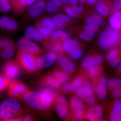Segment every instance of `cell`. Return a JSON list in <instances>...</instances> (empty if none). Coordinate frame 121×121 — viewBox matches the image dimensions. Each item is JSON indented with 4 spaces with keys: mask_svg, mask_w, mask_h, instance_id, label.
Returning a JSON list of instances; mask_svg holds the SVG:
<instances>
[{
    "mask_svg": "<svg viewBox=\"0 0 121 121\" xmlns=\"http://www.w3.org/2000/svg\"><path fill=\"white\" fill-rule=\"evenodd\" d=\"M44 45L48 50L54 53L56 56H62L63 54L62 45L59 41L52 40V41L45 40L43 41Z\"/></svg>",
    "mask_w": 121,
    "mask_h": 121,
    "instance_id": "9a60e30c",
    "label": "cell"
},
{
    "mask_svg": "<svg viewBox=\"0 0 121 121\" xmlns=\"http://www.w3.org/2000/svg\"><path fill=\"white\" fill-rule=\"evenodd\" d=\"M45 1L43 0H38L29 8L28 13L32 18L39 17L43 13L45 7Z\"/></svg>",
    "mask_w": 121,
    "mask_h": 121,
    "instance_id": "8fae6325",
    "label": "cell"
},
{
    "mask_svg": "<svg viewBox=\"0 0 121 121\" xmlns=\"http://www.w3.org/2000/svg\"><path fill=\"white\" fill-rule=\"evenodd\" d=\"M88 4L90 5H93L96 2V0H86Z\"/></svg>",
    "mask_w": 121,
    "mask_h": 121,
    "instance_id": "11a10c76",
    "label": "cell"
},
{
    "mask_svg": "<svg viewBox=\"0 0 121 121\" xmlns=\"http://www.w3.org/2000/svg\"><path fill=\"white\" fill-rule=\"evenodd\" d=\"M103 61V57L100 55L87 56L83 60L82 66L84 68H88L92 66L99 65L102 63Z\"/></svg>",
    "mask_w": 121,
    "mask_h": 121,
    "instance_id": "5bb4252c",
    "label": "cell"
},
{
    "mask_svg": "<svg viewBox=\"0 0 121 121\" xmlns=\"http://www.w3.org/2000/svg\"><path fill=\"white\" fill-rule=\"evenodd\" d=\"M10 81L6 77L0 75V92L4 90L9 84Z\"/></svg>",
    "mask_w": 121,
    "mask_h": 121,
    "instance_id": "ab89813d",
    "label": "cell"
},
{
    "mask_svg": "<svg viewBox=\"0 0 121 121\" xmlns=\"http://www.w3.org/2000/svg\"><path fill=\"white\" fill-rule=\"evenodd\" d=\"M13 7L10 0H0V12L8 13L12 10Z\"/></svg>",
    "mask_w": 121,
    "mask_h": 121,
    "instance_id": "4dcf8cb0",
    "label": "cell"
},
{
    "mask_svg": "<svg viewBox=\"0 0 121 121\" xmlns=\"http://www.w3.org/2000/svg\"><path fill=\"white\" fill-rule=\"evenodd\" d=\"M2 72L5 77L11 81H13L19 78L21 74L20 65L17 62L8 61L3 65Z\"/></svg>",
    "mask_w": 121,
    "mask_h": 121,
    "instance_id": "8992f818",
    "label": "cell"
},
{
    "mask_svg": "<svg viewBox=\"0 0 121 121\" xmlns=\"http://www.w3.org/2000/svg\"><path fill=\"white\" fill-rule=\"evenodd\" d=\"M79 2L81 3H83L86 1V0H79Z\"/></svg>",
    "mask_w": 121,
    "mask_h": 121,
    "instance_id": "91938a15",
    "label": "cell"
},
{
    "mask_svg": "<svg viewBox=\"0 0 121 121\" xmlns=\"http://www.w3.org/2000/svg\"><path fill=\"white\" fill-rule=\"evenodd\" d=\"M78 47H79L78 42L74 39H66L62 45L63 51L68 53Z\"/></svg>",
    "mask_w": 121,
    "mask_h": 121,
    "instance_id": "603a6c76",
    "label": "cell"
},
{
    "mask_svg": "<svg viewBox=\"0 0 121 121\" xmlns=\"http://www.w3.org/2000/svg\"><path fill=\"white\" fill-rule=\"evenodd\" d=\"M52 74L57 78L62 85L66 82L69 78V75L64 72L56 71Z\"/></svg>",
    "mask_w": 121,
    "mask_h": 121,
    "instance_id": "1f68e13d",
    "label": "cell"
},
{
    "mask_svg": "<svg viewBox=\"0 0 121 121\" xmlns=\"http://www.w3.org/2000/svg\"><path fill=\"white\" fill-rule=\"evenodd\" d=\"M85 23L86 25L91 26L95 30H97L103 24V20L100 15L93 14L87 17Z\"/></svg>",
    "mask_w": 121,
    "mask_h": 121,
    "instance_id": "ac0fdd59",
    "label": "cell"
},
{
    "mask_svg": "<svg viewBox=\"0 0 121 121\" xmlns=\"http://www.w3.org/2000/svg\"><path fill=\"white\" fill-rule=\"evenodd\" d=\"M107 81L105 77H102L99 79L97 84L95 88V95L99 99L104 100L107 94Z\"/></svg>",
    "mask_w": 121,
    "mask_h": 121,
    "instance_id": "7c38bea8",
    "label": "cell"
},
{
    "mask_svg": "<svg viewBox=\"0 0 121 121\" xmlns=\"http://www.w3.org/2000/svg\"><path fill=\"white\" fill-rule=\"evenodd\" d=\"M95 30L89 25L84 26L83 31L81 32L79 35V38L84 41H90L93 39L95 34Z\"/></svg>",
    "mask_w": 121,
    "mask_h": 121,
    "instance_id": "ffe728a7",
    "label": "cell"
},
{
    "mask_svg": "<svg viewBox=\"0 0 121 121\" xmlns=\"http://www.w3.org/2000/svg\"><path fill=\"white\" fill-rule=\"evenodd\" d=\"M17 47L20 50L29 52L35 55L41 54L42 50L36 44L26 38H21L17 41Z\"/></svg>",
    "mask_w": 121,
    "mask_h": 121,
    "instance_id": "52a82bcc",
    "label": "cell"
},
{
    "mask_svg": "<svg viewBox=\"0 0 121 121\" xmlns=\"http://www.w3.org/2000/svg\"><path fill=\"white\" fill-rule=\"evenodd\" d=\"M95 9L99 14L104 16H108L110 11L105 0H99L95 5Z\"/></svg>",
    "mask_w": 121,
    "mask_h": 121,
    "instance_id": "d4e9b609",
    "label": "cell"
},
{
    "mask_svg": "<svg viewBox=\"0 0 121 121\" xmlns=\"http://www.w3.org/2000/svg\"><path fill=\"white\" fill-rule=\"evenodd\" d=\"M83 80L80 77L75 78L71 82L65 83L62 87V90L64 92H73L76 91L83 83Z\"/></svg>",
    "mask_w": 121,
    "mask_h": 121,
    "instance_id": "e0dca14e",
    "label": "cell"
},
{
    "mask_svg": "<svg viewBox=\"0 0 121 121\" xmlns=\"http://www.w3.org/2000/svg\"><path fill=\"white\" fill-rule=\"evenodd\" d=\"M45 8L47 12L50 13H54L59 10L54 7L49 1L45 4Z\"/></svg>",
    "mask_w": 121,
    "mask_h": 121,
    "instance_id": "bcb514c9",
    "label": "cell"
},
{
    "mask_svg": "<svg viewBox=\"0 0 121 121\" xmlns=\"http://www.w3.org/2000/svg\"><path fill=\"white\" fill-rule=\"evenodd\" d=\"M24 101L31 107L39 110L49 109L54 102L51 98L42 93L28 91L23 95Z\"/></svg>",
    "mask_w": 121,
    "mask_h": 121,
    "instance_id": "6da1fadb",
    "label": "cell"
},
{
    "mask_svg": "<svg viewBox=\"0 0 121 121\" xmlns=\"http://www.w3.org/2000/svg\"><path fill=\"white\" fill-rule=\"evenodd\" d=\"M37 0H28V5H30L34 4Z\"/></svg>",
    "mask_w": 121,
    "mask_h": 121,
    "instance_id": "9f6ffc18",
    "label": "cell"
},
{
    "mask_svg": "<svg viewBox=\"0 0 121 121\" xmlns=\"http://www.w3.org/2000/svg\"><path fill=\"white\" fill-rule=\"evenodd\" d=\"M119 34L116 29L109 27L101 33L99 39V44L103 49H107L114 46L119 40Z\"/></svg>",
    "mask_w": 121,
    "mask_h": 121,
    "instance_id": "3957f363",
    "label": "cell"
},
{
    "mask_svg": "<svg viewBox=\"0 0 121 121\" xmlns=\"http://www.w3.org/2000/svg\"><path fill=\"white\" fill-rule=\"evenodd\" d=\"M70 106L72 111L84 109L83 103L79 99L73 96L70 99Z\"/></svg>",
    "mask_w": 121,
    "mask_h": 121,
    "instance_id": "f546056e",
    "label": "cell"
},
{
    "mask_svg": "<svg viewBox=\"0 0 121 121\" xmlns=\"http://www.w3.org/2000/svg\"><path fill=\"white\" fill-rule=\"evenodd\" d=\"M118 71V73H119V74L121 76V62L120 63V64L118 66V67L117 69Z\"/></svg>",
    "mask_w": 121,
    "mask_h": 121,
    "instance_id": "680465c9",
    "label": "cell"
},
{
    "mask_svg": "<svg viewBox=\"0 0 121 121\" xmlns=\"http://www.w3.org/2000/svg\"><path fill=\"white\" fill-rule=\"evenodd\" d=\"M76 94L78 97L90 105L95 103V98L92 91L86 87L82 86L76 90Z\"/></svg>",
    "mask_w": 121,
    "mask_h": 121,
    "instance_id": "9c48e42d",
    "label": "cell"
},
{
    "mask_svg": "<svg viewBox=\"0 0 121 121\" xmlns=\"http://www.w3.org/2000/svg\"><path fill=\"white\" fill-rule=\"evenodd\" d=\"M13 8L16 11L21 12L28 5V0H16L13 2Z\"/></svg>",
    "mask_w": 121,
    "mask_h": 121,
    "instance_id": "836d02e7",
    "label": "cell"
},
{
    "mask_svg": "<svg viewBox=\"0 0 121 121\" xmlns=\"http://www.w3.org/2000/svg\"><path fill=\"white\" fill-rule=\"evenodd\" d=\"M52 20L55 25L59 27L63 28L70 21V17L67 15L62 13H59L54 15Z\"/></svg>",
    "mask_w": 121,
    "mask_h": 121,
    "instance_id": "7402d4cb",
    "label": "cell"
},
{
    "mask_svg": "<svg viewBox=\"0 0 121 121\" xmlns=\"http://www.w3.org/2000/svg\"><path fill=\"white\" fill-rule=\"evenodd\" d=\"M63 4H67L70 3V0H61Z\"/></svg>",
    "mask_w": 121,
    "mask_h": 121,
    "instance_id": "6f0895ef",
    "label": "cell"
},
{
    "mask_svg": "<svg viewBox=\"0 0 121 121\" xmlns=\"http://www.w3.org/2000/svg\"><path fill=\"white\" fill-rule=\"evenodd\" d=\"M79 0H70V3L72 6H76L78 4Z\"/></svg>",
    "mask_w": 121,
    "mask_h": 121,
    "instance_id": "db71d44e",
    "label": "cell"
},
{
    "mask_svg": "<svg viewBox=\"0 0 121 121\" xmlns=\"http://www.w3.org/2000/svg\"><path fill=\"white\" fill-rule=\"evenodd\" d=\"M72 111L73 115L75 119L78 121H81L83 119L84 117V109Z\"/></svg>",
    "mask_w": 121,
    "mask_h": 121,
    "instance_id": "f6af8a7d",
    "label": "cell"
},
{
    "mask_svg": "<svg viewBox=\"0 0 121 121\" xmlns=\"http://www.w3.org/2000/svg\"><path fill=\"white\" fill-rule=\"evenodd\" d=\"M101 72V68L99 65L92 66L87 68V73L91 78L97 76Z\"/></svg>",
    "mask_w": 121,
    "mask_h": 121,
    "instance_id": "e575fe53",
    "label": "cell"
},
{
    "mask_svg": "<svg viewBox=\"0 0 121 121\" xmlns=\"http://www.w3.org/2000/svg\"><path fill=\"white\" fill-rule=\"evenodd\" d=\"M18 27V24L16 20L9 18L5 31L13 32L16 30Z\"/></svg>",
    "mask_w": 121,
    "mask_h": 121,
    "instance_id": "8d00e7d4",
    "label": "cell"
},
{
    "mask_svg": "<svg viewBox=\"0 0 121 121\" xmlns=\"http://www.w3.org/2000/svg\"><path fill=\"white\" fill-rule=\"evenodd\" d=\"M22 121H32V118L30 115H27L22 117Z\"/></svg>",
    "mask_w": 121,
    "mask_h": 121,
    "instance_id": "f5cc1de1",
    "label": "cell"
},
{
    "mask_svg": "<svg viewBox=\"0 0 121 121\" xmlns=\"http://www.w3.org/2000/svg\"><path fill=\"white\" fill-rule=\"evenodd\" d=\"M72 7L74 11L78 15L82 13L84 10V8L82 5H76L72 6Z\"/></svg>",
    "mask_w": 121,
    "mask_h": 121,
    "instance_id": "f907efd6",
    "label": "cell"
},
{
    "mask_svg": "<svg viewBox=\"0 0 121 121\" xmlns=\"http://www.w3.org/2000/svg\"><path fill=\"white\" fill-rule=\"evenodd\" d=\"M36 27H42L53 30L55 27V24L51 18L48 17H45L37 22L36 24Z\"/></svg>",
    "mask_w": 121,
    "mask_h": 121,
    "instance_id": "4316f807",
    "label": "cell"
},
{
    "mask_svg": "<svg viewBox=\"0 0 121 121\" xmlns=\"http://www.w3.org/2000/svg\"><path fill=\"white\" fill-rule=\"evenodd\" d=\"M110 27L117 29L121 28V12L118 11L113 13L109 19Z\"/></svg>",
    "mask_w": 121,
    "mask_h": 121,
    "instance_id": "cb8c5ba5",
    "label": "cell"
},
{
    "mask_svg": "<svg viewBox=\"0 0 121 121\" xmlns=\"http://www.w3.org/2000/svg\"><path fill=\"white\" fill-rule=\"evenodd\" d=\"M57 63L63 71L66 73H71L75 70L74 64L69 59L65 56L59 57L57 60Z\"/></svg>",
    "mask_w": 121,
    "mask_h": 121,
    "instance_id": "4fadbf2b",
    "label": "cell"
},
{
    "mask_svg": "<svg viewBox=\"0 0 121 121\" xmlns=\"http://www.w3.org/2000/svg\"><path fill=\"white\" fill-rule=\"evenodd\" d=\"M15 52V46L13 41L4 36H0V57L4 59L10 60Z\"/></svg>",
    "mask_w": 121,
    "mask_h": 121,
    "instance_id": "5b68a950",
    "label": "cell"
},
{
    "mask_svg": "<svg viewBox=\"0 0 121 121\" xmlns=\"http://www.w3.org/2000/svg\"><path fill=\"white\" fill-rule=\"evenodd\" d=\"M16 59L17 63L27 71L33 72L37 70V58L35 55L19 50Z\"/></svg>",
    "mask_w": 121,
    "mask_h": 121,
    "instance_id": "277c9868",
    "label": "cell"
},
{
    "mask_svg": "<svg viewBox=\"0 0 121 121\" xmlns=\"http://www.w3.org/2000/svg\"><path fill=\"white\" fill-rule=\"evenodd\" d=\"M49 1L54 7L59 10L62 7L63 3L61 0H50Z\"/></svg>",
    "mask_w": 121,
    "mask_h": 121,
    "instance_id": "7dc6e473",
    "label": "cell"
},
{
    "mask_svg": "<svg viewBox=\"0 0 121 121\" xmlns=\"http://www.w3.org/2000/svg\"><path fill=\"white\" fill-rule=\"evenodd\" d=\"M43 82L45 85L53 88H58L62 85L57 78L52 74L46 76L44 78Z\"/></svg>",
    "mask_w": 121,
    "mask_h": 121,
    "instance_id": "484cf974",
    "label": "cell"
},
{
    "mask_svg": "<svg viewBox=\"0 0 121 121\" xmlns=\"http://www.w3.org/2000/svg\"><path fill=\"white\" fill-rule=\"evenodd\" d=\"M56 103V109L59 117L62 118L66 117L69 112L68 103H62L58 102Z\"/></svg>",
    "mask_w": 121,
    "mask_h": 121,
    "instance_id": "83f0119b",
    "label": "cell"
},
{
    "mask_svg": "<svg viewBox=\"0 0 121 121\" xmlns=\"http://www.w3.org/2000/svg\"><path fill=\"white\" fill-rule=\"evenodd\" d=\"M113 97L115 98L119 99L121 98V89H115L112 92Z\"/></svg>",
    "mask_w": 121,
    "mask_h": 121,
    "instance_id": "681fc988",
    "label": "cell"
},
{
    "mask_svg": "<svg viewBox=\"0 0 121 121\" xmlns=\"http://www.w3.org/2000/svg\"><path fill=\"white\" fill-rule=\"evenodd\" d=\"M107 86L111 90L121 89V80L117 78H111L107 81Z\"/></svg>",
    "mask_w": 121,
    "mask_h": 121,
    "instance_id": "d6a6232c",
    "label": "cell"
},
{
    "mask_svg": "<svg viewBox=\"0 0 121 121\" xmlns=\"http://www.w3.org/2000/svg\"><path fill=\"white\" fill-rule=\"evenodd\" d=\"M56 58V55L50 52L37 58V68L39 69H44L49 67L54 63Z\"/></svg>",
    "mask_w": 121,
    "mask_h": 121,
    "instance_id": "30bf717a",
    "label": "cell"
},
{
    "mask_svg": "<svg viewBox=\"0 0 121 121\" xmlns=\"http://www.w3.org/2000/svg\"><path fill=\"white\" fill-rule=\"evenodd\" d=\"M65 11L67 15L70 17L75 18L78 16L79 15L76 13L72 7H66L65 8Z\"/></svg>",
    "mask_w": 121,
    "mask_h": 121,
    "instance_id": "ee69618b",
    "label": "cell"
},
{
    "mask_svg": "<svg viewBox=\"0 0 121 121\" xmlns=\"http://www.w3.org/2000/svg\"><path fill=\"white\" fill-rule=\"evenodd\" d=\"M41 93L47 95L50 97L53 100V102L55 101L57 97L56 93L55 91L50 87H44L41 89L40 90Z\"/></svg>",
    "mask_w": 121,
    "mask_h": 121,
    "instance_id": "d590c367",
    "label": "cell"
},
{
    "mask_svg": "<svg viewBox=\"0 0 121 121\" xmlns=\"http://www.w3.org/2000/svg\"><path fill=\"white\" fill-rule=\"evenodd\" d=\"M51 35L52 40L60 41L67 39L69 33L65 30H58L54 31Z\"/></svg>",
    "mask_w": 121,
    "mask_h": 121,
    "instance_id": "f1b7e54d",
    "label": "cell"
},
{
    "mask_svg": "<svg viewBox=\"0 0 121 121\" xmlns=\"http://www.w3.org/2000/svg\"><path fill=\"white\" fill-rule=\"evenodd\" d=\"M21 112L19 103L15 99L10 98L4 100L0 104V119L7 121L19 115Z\"/></svg>",
    "mask_w": 121,
    "mask_h": 121,
    "instance_id": "7a4b0ae2",
    "label": "cell"
},
{
    "mask_svg": "<svg viewBox=\"0 0 121 121\" xmlns=\"http://www.w3.org/2000/svg\"><path fill=\"white\" fill-rule=\"evenodd\" d=\"M82 51L79 46L76 48L69 53L70 56L74 59H78L82 57Z\"/></svg>",
    "mask_w": 121,
    "mask_h": 121,
    "instance_id": "74e56055",
    "label": "cell"
},
{
    "mask_svg": "<svg viewBox=\"0 0 121 121\" xmlns=\"http://www.w3.org/2000/svg\"><path fill=\"white\" fill-rule=\"evenodd\" d=\"M83 86L86 87L87 88L90 89V90L93 91V85L91 84V82L89 81H86L83 82Z\"/></svg>",
    "mask_w": 121,
    "mask_h": 121,
    "instance_id": "816d5d0a",
    "label": "cell"
},
{
    "mask_svg": "<svg viewBox=\"0 0 121 121\" xmlns=\"http://www.w3.org/2000/svg\"><path fill=\"white\" fill-rule=\"evenodd\" d=\"M121 62V58L118 56L111 60L109 63L111 66L112 67L115 68L118 66Z\"/></svg>",
    "mask_w": 121,
    "mask_h": 121,
    "instance_id": "c3c4849f",
    "label": "cell"
},
{
    "mask_svg": "<svg viewBox=\"0 0 121 121\" xmlns=\"http://www.w3.org/2000/svg\"><path fill=\"white\" fill-rule=\"evenodd\" d=\"M119 53V51L117 49L111 50L108 52L106 56L107 60L108 62L109 63L113 59L118 56Z\"/></svg>",
    "mask_w": 121,
    "mask_h": 121,
    "instance_id": "b9f144b4",
    "label": "cell"
},
{
    "mask_svg": "<svg viewBox=\"0 0 121 121\" xmlns=\"http://www.w3.org/2000/svg\"><path fill=\"white\" fill-rule=\"evenodd\" d=\"M9 18L6 16H3L0 17V29L5 30Z\"/></svg>",
    "mask_w": 121,
    "mask_h": 121,
    "instance_id": "7bdbcfd3",
    "label": "cell"
},
{
    "mask_svg": "<svg viewBox=\"0 0 121 121\" xmlns=\"http://www.w3.org/2000/svg\"><path fill=\"white\" fill-rule=\"evenodd\" d=\"M103 114V109L101 106L96 105L89 109L86 113V117L89 121H97L101 117Z\"/></svg>",
    "mask_w": 121,
    "mask_h": 121,
    "instance_id": "2e32d148",
    "label": "cell"
},
{
    "mask_svg": "<svg viewBox=\"0 0 121 121\" xmlns=\"http://www.w3.org/2000/svg\"><path fill=\"white\" fill-rule=\"evenodd\" d=\"M25 35L26 38L29 39L38 41H43L42 35L32 26H29L26 28L25 32Z\"/></svg>",
    "mask_w": 121,
    "mask_h": 121,
    "instance_id": "d6986e66",
    "label": "cell"
},
{
    "mask_svg": "<svg viewBox=\"0 0 121 121\" xmlns=\"http://www.w3.org/2000/svg\"><path fill=\"white\" fill-rule=\"evenodd\" d=\"M37 31L40 33V35L45 39H47L48 37L51 35L53 30L51 29L44 28L40 27H36Z\"/></svg>",
    "mask_w": 121,
    "mask_h": 121,
    "instance_id": "f35d334b",
    "label": "cell"
},
{
    "mask_svg": "<svg viewBox=\"0 0 121 121\" xmlns=\"http://www.w3.org/2000/svg\"><path fill=\"white\" fill-rule=\"evenodd\" d=\"M110 120L111 121H121V100H118L115 102Z\"/></svg>",
    "mask_w": 121,
    "mask_h": 121,
    "instance_id": "44dd1931",
    "label": "cell"
},
{
    "mask_svg": "<svg viewBox=\"0 0 121 121\" xmlns=\"http://www.w3.org/2000/svg\"><path fill=\"white\" fill-rule=\"evenodd\" d=\"M29 90L28 87L23 83L14 82L9 84L8 94L13 97H20L29 91Z\"/></svg>",
    "mask_w": 121,
    "mask_h": 121,
    "instance_id": "ba28073f",
    "label": "cell"
},
{
    "mask_svg": "<svg viewBox=\"0 0 121 121\" xmlns=\"http://www.w3.org/2000/svg\"><path fill=\"white\" fill-rule=\"evenodd\" d=\"M112 13L121 11V0H113L111 6V9Z\"/></svg>",
    "mask_w": 121,
    "mask_h": 121,
    "instance_id": "60d3db41",
    "label": "cell"
}]
</instances>
